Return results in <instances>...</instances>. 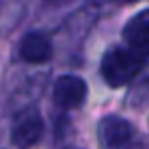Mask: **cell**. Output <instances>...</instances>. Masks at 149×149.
I'll list each match as a JSON object with an SVG mask.
<instances>
[{"instance_id":"1","label":"cell","mask_w":149,"mask_h":149,"mask_svg":"<svg viewBox=\"0 0 149 149\" xmlns=\"http://www.w3.org/2000/svg\"><path fill=\"white\" fill-rule=\"evenodd\" d=\"M149 58V48H110L102 56V78L112 89L130 84Z\"/></svg>"},{"instance_id":"6","label":"cell","mask_w":149,"mask_h":149,"mask_svg":"<svg viewBox=\"0 0 149 149\" xmlns=\"http://www.w3.org/2000/svg\"><path fill=\"white\" fill-rule=\"evenodd\" d=\"M123 41L132 48H149V9L127 19L123 26Z\"/></svg>"},{"instance_id":"8","label":"cell","mask_w":149,"mask_h":149,"mask_svg":"<svg viewBox=\"0 0 149 149\" xmlns=\"http://www.w3.org/2000/svg\"><path fill=\"white\" fill-rule=\"evenodd\" d=\"M67 149H76V147H67Z\"/></svg>"},{"instance_id":"7","label":"cell","mask_w":149,"mask_h":149,"mask_svg":"<svg viewBox=\"0 0 149 149\" xmlns=\"http://www.w3.org/2000/svg\"><path fill=\"white\" fill-rule=\"evenodd\" d=\"M117 2H136V0H117Z\"/></svg>"},{"instance_id":"2","label":"cell","mask_w":149,"mask_h":149,"mask_svg":"<svg viewBox=\"0 0 149 149\" xmlns=\"http://www.w3.org/2000/svg\"><path fill=\"white\" fill-rule=\"evenodd\" d=\"M97 141L102 149H143L145 143L138 136V130L127 119L117 115L102 117L97 123Z\"/></svg>"},{"instance_id":"3","label":"cell","mask_w":149,"mask_h":149,"mask_svg":"<svg viewBox=\"0 0 149 149\" xmlns=\"http://www.w3.org/2000/svg\"><path fill=\"white\" fill-rule=\"evenodd\" d=\"M43 134V119L37 108L22 110L11 123V143L17 149H30L41 141Z\"/></svg>"},{"instance_id":"4","label":"cell","mask_w":149,"mask_h":149,"mask_svg":"<svg viewBox=\"0 0 149 149\" xmlns=\"http://www.w3.org/2000/svg\"><path fill=\"white\" fill-rule=\"evenodd\" d=\"M86 95H89V89H86V82L80 78V76L67 74V76H61L54 82V89H52V97H54V104L61 106L65 110H74L80 108L84 104Z\"/></svg>"},{"instance_id":"5","label":"cell","mask_w":149,"mask_h":149,"mask_svg":"<svg viewBox=\"0 0 149 149\" xmlns=\"http://www.w3.org/2000/svg\"><path fill=\"white\" fill-rule=\"evenodd\" d=\"M19 56L26 63H48L52 58V41L48 35L33 30L19 41Z\"/></svg>"}]
</instances>
